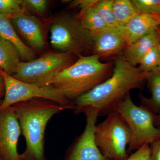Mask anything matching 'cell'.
<instances>
[{
	"label": "cell",
	"instance_id": "1",
	"mask_svg": "<svg viewBox=\"0 0 160 160\" xmlns=\"http://www.w3.org/2000/svg\"><path fill=\"white\" fill-rule=\"evenodd\" d=\"M146 72L132 66L121 55L117 58L111 76L73 102L74 112L82 113L88 109L98 112L103 116L113 111L129 91L141 89L146 82Z\"/></svg>",
	"mask_w": 160,
	"mask_h": 160
},
{
	"label": "cell",
	"instance_id": "2",
	"mask_svg": "<svg viewBox=\"0 0 160 160\" xmlns=\"http://www.w3.org/2000/svg\"><path fill=\"white\" fill-rule=\"evenodd\" d=\"M12 106L26 141V150L20 154V160H46L44 143L47 124L55 115L70 108L41 98L17 103Z\"/></svg>",
	"mask_w": 160,
	"mask_h": 160
},
{
	"label": "cell",
	"instance_id": "3",
	"mask_svg": "<svg viewBox=\"0 0 160 160\" xmlns=\"http://www.w3.org/2000/svg\"><path fill=\"white\" fill-rule=\"evenodd\" d=\"M113 68L112 63L102 62L96 55L78 54L73 64L56 75L44 86L52 85L73 102L108 79L112 74Z\"/></svg>",
	"mask_w": 160,
	"mask_h": 160
},
{
	"label": "cell",
	"instance_id": "4",
	"mask_svg": "<svg viewBox=\"0 0 160 160\" xmlns=\"http://www.w3.org/2000/svg\"><path fill=\"white\" fill-rule=\"evenodd\" d=\"M114 110L124 118L131 131V140L127 149L128 153L160 139V128L155 124L156 114L142 105H135L129 93L116 106Z\"/></svg>",
	"mask_w": 160,
	"mask_h": 160
},
{
	"label": "cell",
	"instance_id": "5",
	"mask_svg": "<svg viewBox=\"0 0 160 160\" xmlns=\"http://www.w3.org/2000/svg\"><path fill=\"white\" fill-rule=\"evenodd\" d=\"M94 137L97 146L106 157L112 160H126L129 158L127 146L131 142V131L117 112H110L106 119L96 125Z\"/></svg>",
	"mask_w": 160,
	"mask_h": 160
},
{
	"label": "cell",
	"instance_id": "6",
	"mask_svg": "<svg viewBox=\"0 0 160 160\" xmlns=\"http://www.w3.org/2000/svg\"><path fill=\"white\" fill-rule=\"evenodd\" d=\"M78 56L68 52H49L38 59L20 62L12 76L22 82L43 86L56 75L73 64Z\"/></svg>",
	"mask_w": 160,
	"mask_h": 160
},
{
	"label": "cell",
	"instance_id": "7",
	"mask_svg": "<svg viewBox=\"0 0 160 160\" xmlns=\"http://www.w3.org/2000/svg\"><path fill=\"white\" fill-rule=\"evenodd\" d=\"M50 33L51 46L60 52L78 55L92 47L93 34L76 18L63 16L53 20Z\"/></svg>",
	"mask_w": 160,
	"mask_h": 160
},
{
	"label": "cell",
	"instance_id": "8",
	"mask_svg": "<svg viewBox=\"0 0 160 160\" xmlns=\"http://www.w3.org/2000/svg\"><path fill=\"white\" fill-rule=\"evenodd\" d=\"M6 86V92L2 103L0 106V111L32 99H46L52 100L74 109L73 102L63 95L52 85L40 86L37 84L22 82L7 74L0 69Z\"/></svg>",
	"mask_w": 160,
	"mask_h": 160
},
{
	"label": "cell",
	"instance_id": "9",
	"mask_svg": "<svg viewBox=\"0 0 160 160\" xmlns=\"http://www.w3.org/2000/svg\"><path fill=\"white\" fill-rule=\"evenodd\" d=\"M82 113L86 118L85 129L68 149L65 160H112L102 153L95 140L94 129L98 112L88 109Z\"/></svg>",
	"mask_w": 160,
	"mask_h": 160
},
{
	"label": "cell",
	"instance_id": "10",
	"mask_svg": "<svg viewBox=\"0 0 160 160\" xmlns=\"http://www.w3.org/2000/svg\"><path fill=\"white\" fill-rule=\"evenodd\" d=\"M22 133L18 120L12 106L0 111V157L4 160H20L18 151Z\"/></svg>",
	"mask_w": 160,
	"mask_h": 160
},
{
	"label": "cell",
	"instance_id": "11",
	"mask_svg": "<svg viewBox=\"0 0 160 160\" xmlns=\"http://www.w3.org/2000/svg\"><path fill=\"white\" fill-rule=\"evenodd\" d=\"M125 38L119 26L108 27L103 31L93 35V54L99 57L109 58L122 55L127 47Z\"/></svg>",
	"mask_w": 160,
	"mask_h": 160
},
{
	"label": "cell",
	"instance_id": "12",
	"mask_svg": "<svg viewBox=\"0 0 160 160\" xmlns=\"http://www.w3.org/2000/svg\"><path fill=\"white\" fill-rule=\"evenodd\" d=\"M11 20L32 49L41 51L44 48L45 33L42 21L27 13H21Z\"/></svg>",
	"mask_w": 160,
	"mask_h": 160
},
{
	"label": "cell",
	"instance_id": "13",
	"mask_svg": "<svg viewBox=\"0 0 160 160\" xmlns=\"http://www.w3.org/2000/svg\"><path fill=\"white\" fill-rule=\"evenodd\" d=\"M160 26L156 16L139 13L125 26L119 27L128 46L157 30Z\"/></svg>",
	"mask_w": 160,
	"mask_h": 160
},
{
	"label": "cell",
	"instance_id": "14",
	"mask_svg": "<svg viewBox=\"0 0 160 160\" xmlns=\"http://www.w3.org/2000/svg\"><path fill=\"white\" fill-rule=\"evenodd\" d=\"M158 29L126 47L122 56L132 66L136 67L143 56L158 46Z\"/></svg>",
	"mask_w": 160,
	"mask_h": 160
},
{
	"label": "cell",
	"instance_id": "15",
	"mask_svg": "<svg viewBox=\"0 0 160 160\" xmlns=\"http://www.w3.org/2000/svg\"><path fill=\"white\" fill-rule=\"evenodd\" d=\"M0 36L10 42L18 49L21 58L25 62L35 59V53L22 42L10 22V19L0 15Z\"/></svg>",
	"mask_w": 160,
	"mask_h": 160
},
{
	"label": "cell",
	"instance_id": "16",
	"mask_svg": "<svg viewBox=\"0 0 160 160\" xmlns=\"http://www.w3.org/2000/svg\"><path fill=\"white\" fill-rule=\"evenodd\" d=\"M146 80L151 93L150 98L144 96L141 93L139 97L142 105L145 106L155 114L160 113V68L146 72Z\"/></svg>",
	"mask_w": 160,
	"mask_h": 160
},
{
	"label": "cell",
	"instance_id": "17",
	"mask_svg": "<svg viewBox=\"0 0 160 160\" xmlns=\"http://www.w3.org/2000/svg\"><path fill=\"white\" fill-rule=\"evenodd\" d=\"M21 57L11 43L0 36V69L12 76L15 72Z\"/></svg>",
	"mask_w": 160,
	"mask_h": 160
},
{
	"label": "cell",
	"instance_id": "18",
	"mask_svg": "<svg viewBox=\"0 0 160 160\" xmlns=\"http://www.w3.org/2000/svg\"><path fill=\"white\" fill-rule=\"evenodd\" d=\"M93 6L81 9L79 13L76 18L84 29L94 35L109 27L96 11Z\"/></svg>",
	"mask_w": 160,
	"mask_h": 160
},
{
	"label": "cell",
	"instance_id": "19",
	"mask_svg": "<svg viewBox=\"0 0 160 160\" xmlns=\"http://www.w3.org/2000/svg\"><path fill=\"white\" fill-rule=\"evenodd\" d=\"M113 10L118 26H125L140 13L131 0H113Z\"/></svg>",
	"mask_w": 160,
	"mask_h": 160
},
{
	"label": "cell",
	"instance_id": "20",
	"mask_svg": "<svg viewBox=\"0 0 160 160\" xmlns=\"http://www.w3.org/2000/svg\"><path fill=\"white\" fill-rule=\"evenodd\" d=\"M113 0H97L93 7L109 27H117L113 12Z\"/></svg>",
	"mask_w": 160,
	"mask_h": 160
},
{
	"label": "cell",
	"instance_id": "21",
	"mask_svg": "<svg viewBox=\"0 0 160 160\" xmlns=\"http://www.w3.org/2000/svg\"><path fill=\"white\" fill-rule=\"evenodd\" d=\"M24 1L0 0V15L10 19L21 13H26Z\"/></svg>",
	"mask_w": 160,
	"mask_h": 160
},
{
	"label": "cell",
	"instance_id": "22",
	"mask_svg": "<svg viewBox=\"0 0 160 160\" xmlns=\"http://www.w3.org/2000/svg\"><path fill=\"white\" fill-rule=\"evenodd\" d=\"M160 62V52L158 45L143 56L140 60L138 68L143 72H149L159 67Z\"/></svg>",
	"mask_w": 160,
	"mask_h": 160
},
{
	"label": "cell",
	"instance_id": "23",
	"mask_svg": "<svg viewBox=\"0 0 160 160\" xmlns=\"http://www.w3.org/2000/svg\"><path fill=\"white\" fill-rule=\"evenodd\" d=\"M140 13L160 14V0H132Z\"/></svg>",
	"mask_w": 160,
	"mask_h": 160
},
{
	"label": "cell",
	"instance_id": "24",
	"mask_svg": "<svg viewBox=\"0 0 160 160\" xmlns=\"http://www.w3.org/2000/svg\"><path fill=\"white\" fill-rule=\"evenodd\" d=\"M26 6H30L38 14L43 15L46 12L48 6V1L46 0H25Z\"/></svg>",
	"mask_w": 160,
	"mask_h": 160
},
{
	"label": "cell",
	"instance_id": "25",
	"mask_svg": "<svg viewBox=\"0 0 160 160\" xmlns=\"http://www.w3.org/2000/svg\"><path fill=\"white\" fill-rule=\"evenodd\" d=\"M126 160H150V146L146 144L132 153Z\"/></svg>",
	"mask_w": 160,
	"mask_h": 160
},
{
	"label": "cell",
	"instance_id": "26",
	"mask_svg": "<svg viewBox=\"0 0 160 160\" xmlns=\"http://www.w3.org/2000/svg\"><path fill=\"white\" fill-rule=\"evenodd\" d=\"M150 160H160V139L151 144Z\"/></svg>",
	"mask_w": 160,
	"mask_h": 160
},
{
	"label": "cell",
	"instance_id": "27",
	"mask_svg": "<svg viewBox=\"0 0 160 160\" xmlns=\"http://www.w3.org/2000/svg\"><path fill=\"white\" fill-rule=\"evenodd\" d=\"M96 1L97 0H77L72 2L70 6L73 8L78 6L81 9H84L93 6Z\"/></svg>",
	"mask_w": 160,
	"mask_h": 160
},
{
	"label": "cell",
	"instance_id": "28",
	"mask_svg": "<svg viewBox=\"0 0 160 160\" xmlns=\"http://www.w3.org/2000/svg\"><path fill=\"white\" fill-rule=\"evenodd\" d=\"M5 92H6V86H5V81L4 78L0 72V98H1L3 96H5Z\"/></svg>",
	"mask_w": 160,
	"mask_h": 160
},
{
	"label": "cell",
	"instance_id": "29",
	"mask_svg": "<svg viewBox=\"0 0 160 160\" xmlns=\"http://www.w3.org/2000/svg\"><path fill=\"white\" fill-rule=\"evenodd\" d=\"M155 124L156 126L160 128V114L156 115Z\"/></svg>",
	"mask_w": 160,
	"mask_h": 160
},
{
	"label": "cell",
	"instance_id": "30",
	"mask_svg": "<svg viewBox=\"0 0 160 160\" xmlns=\"http://www.w3.org/2000/svg\"><path fill=\"white\" fill-rule=\"evenodd\" d=\"M158 35H159L158 43V47L159 50L160 58V26H159V27L158 28ZM159 68H160V62Z\"/></svg>",
	"mask_w": 160,
	"mask_h": 160
},
{
	"label": "cell",
	"instance_id": "31",
	"mask_svg": "<svg viewBox=\"0 0 160 160\" xmlns=\"http://www.w3.org/2000/svg\"><path fill=\"white\" fill-rule=\"evenodd\" d=\"M156 16H157V17L158 18V19L159 21L160 24V14L158 15H157Z\"/></svg>",
	"mask_w": 160,
	"mask_h": 160
},
{
	"label": "cell",
	"instance_id": "32",
	"mask_svg": "<svg viewBox=\"0 0 160 160\" xmlns=\"http://www.w3.org/2000/svg\"><path fill=\"white\" fill-rule=\"evenodd\" d=\"M0 160H4L2 157L0 158Z\"/></svg>",
	"mask_w": 160,
	"mask_h": 160
}]
</instances>
